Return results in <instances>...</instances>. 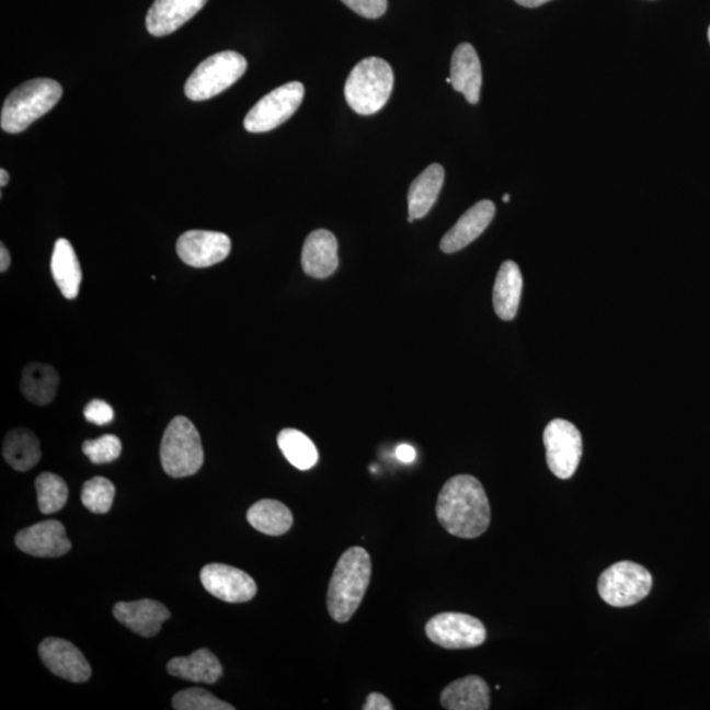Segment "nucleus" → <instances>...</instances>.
Masks as SVG:
<instances>
[{
  "label": "nucleus",
  "instance_id": "nucleus-26",
  "mask_svg": "<svg viewBox=\"0 0 710 710\" xmlns=\"http://www.w3.org/2000/svg\"><path fill=\"white\" fill-rule=\"evenodd\" d=\"M248 522L255 530L267 536H282L291 529L294 517L291 511L280 502L263 499L248 511Z\"/></svg>",
  "mask_w": 710,
  "mask_h": 710
},
{
  "label": "nucleus",
  "instance_id": "nucleus-38",
  "mask_svg": "<svg viewBox=\"0 0 710 710\" xmlns=\"http://www.w3.org/2000/svg\"><path fill=\"white\" fill-rule=\"evenodd\" d=\"M515 2L519 5L528 7V9H536V7L551 2V0H515Z\"/></svg>",
  "mask_w": 710,
  "mask_h": 710
},
{
  "label": "nucleus",
  "instance_id": "nucleus-11",
  "mask_svg": "<svg viewBox=\"0 0 710 710\" xmlns=\"http://www.w3.org/2000/svg\"><path fill=\"white\" fill-rule=\"evenodd\" d=\"M201 581L210 595L222 602L247 603L256 595L254 579L232 565L221 563L204 565Z\"/></svg>",
  "mask_w": 710,
  "mask_h": 710
},
{
  "label": "nucleus",
  "instance_id": "nucleus-28",
  "mask_svg": "<svg viewBox=\"0 0 710 710\" xmlns=\"http://www.w3.org/2000/svg\"><path fill=\"white\" fill-rule=\"evenodd\" d=\"M278 446L283 456L298 470H311L318 463L319 451L312 439L298 430H283L278 434Z\"/></svg>",
  "mask_w": 710,
  "mask_h": 710
},
{
  "label": "nucleus",
  "instance_id": "nucleus-40",
  "mask_svg": "<svg viewBox=\"0 0 710 710\" xmlns=\"http://www.w3.org/2000/svg\"><path fill=\"white\" fill-rule=\"evenodd\" d=\"M511 201V196L508 194H505L503 196V202L508 203Z\"/></svg>",
  "mask_w": 710,
  "mask_h": 710
},
{
  "label": "nucleus",
  "instance_id": "nucleus-5",
  "mask_svg": "<svg viewBox=\"0 0 710 710\" xmlns=\"http://www.w3.org/2000/svg\"><path fill=\"white\" fill-rule=\"evenodd\" d=\"M204 462L202 438L187 417L170 421L161 443V463L173 478H186L201 470Z\"/></svg>",
  "mask_w": 710,
  "mask_h": 710
},
{
  "label": "nucleus",
  "instance_id": "nucleus-10",
  "mask_svg": "<svg viewBox=\"0 0 710 710\" xmlns=\"http://www.w3.org/2000/svg\"><path fill=\"white\" fill-rule=\"evenodd\" d=\"M425 633L433 643L449 650L478 648L486 638L482 621L457 611H446L431 618L426 623Z\"/></svg>",
  "mask_w": 710,
  "mask_h": 710
},
{
  "label": "nucleus",
  "instance_id": "nucleus-14",
  "mask_svg": "<svg viewBox=\"0 0 710 710\" xmlns=\"http://www.w3.org/2000/svg\"><path fill=\"white\" fill-rule=\"evenodd\" d=\"M15 543L26 554L38 558L61 557L71 549L65 526L57 519H48L20 530Z\"/></svg>",
  "mask_w": 710,
  "mask_h": 710
},
{
  "label": "nucleus",
  "instance_id": "nucleus-4",
  "mask_svg": "<svg viewBox=\"0 0 710 710\" xmlns=\"http://www.w3.org/2000/svg\"><path fill=\"white\" fill-rule=\"evenodd\" d=\"M393 89L391 65L379 57H368L354 66L345 84V98L359 115L377 114L388 102Z\"/></svg>",
  "mask_w": 710,
  "mask_h": 710
},
{
  "label": "nucleus",
  "instance_id": "nucleus-30",
  "mask_svg": "<svg viewBox=\"0 0 710 710\" xmlns=\"http://www.w3.org/2000/svg\"><path fill=\"white\" fill-rule=\"evenodd\" d=\"M115 492L111 480L95 477L83 484L82 503L90 512L104 515L114 504Z\"/></svg>",
  "mask_w": 710,
  "mask_h": 710
},
{
  "label": "nucleus",
  "instance_id": "nucleus-22",
  "mask_svg": "<svg viewBox=\"0 0 710 710\" xmlns=\"http://www.w3.org/2000/svg\"><path fill=\"white\" fill-rule=\"evenodd\" d=\"M523 286V275L517 263L505 261L499 268L493 286V307L500 319L511 321L516 318Z\"/></svg>",
  "mask_w": 710,
  "mask_h": 710
},
{
  "label": "nucleus",
  "instance_id": "nucleus-8",
  "mask_svg": "<svg viewBox=\"0 0 710 710\" xmlns=\"http://www.w3.org/2000/svg\"><path fill=\"white\" fill-rule=\"evenodd\" d=\"M305 98V85L289 82L268 92L248 112L243 127L250 134H265L286 123L300 107Z\"/></svg>",
  "mask_w": 710,
  "mask_h": 710
},
{
  "label": "nucleus",
  "instance_id": "nucleus-27",
  "mask_svg": "<svg viewBox=\"0 0 710 710\" xmlns=\"http://www.w3.org/2000/svg\"><path fill=\"white\" fill-rule=\"evenodd\" d=\"M58 385V374L50 365L33 362L24 367L22 391L31 403L36 405L51 403L56 398Z\"/></svg>",
  "mask_w": 710,
  "mask_h": 710
},
{
  "label": "nucleus",
  "instance_id": "nucleus-41",
  "mask_svg": "<svg viewBox=\"0 0 710 710\" xmlns=\"http://www.w3.org/2000/svg\"><path fill=\"white\" fill-rule=\"evenodd\" d=\"M708 38H709V43H710V26H709V30H708Z\"/></svg>",
  "mask_w": 710,
  "mask_h": 710
},
{
  "label": "nucleus",
  "instance_id": "nucleus-24",
  "mask_svg": "<svg viewBox=\"0 0 710 710\" xmlns=\"http://www.w3.org/2000/svg\"><path fill=\"white\" fill-rule=\"evenodd\" d=\"M50 270L53 279L66 299H76L81 288L82 270L69 240L58 239L53 249Z\"/></svg>",
  "mask_w": 710,
  "mask_h": 710
},
{
  "label": "nucleus",
  "instance_id": "nucleus-39",
  "mask_svg": "<svg viewBox=\"0 0 710 710\" xmlns=\"http://www.w3.org/2000/svg\"><path fill=\"white\" fill-rule=\"evenodd\" d=\"M10 175L4 169L0 170V186L4 187L9 184Z\"/></svg>",
  "mask_w": 710,
  "mask_h": 710
},
{
  "label": "nucleus",
  "instance_id": "nucleus-21",
  "mask_svg": "<svg viewBox=\"0 0 710 710\" xmlns=\"http://www.w3.org/2000/svg\"><path fill=\"white\" fill-rule=\"evenodd\" d=\"M445 170L433 163L414 180L408 193V222L423 219L430 213L444 186Z\"/></svg>",
  "mask_w": 710,
  "mask_h": 710
},
{
  "label": "nucleus",
  "instance_id": "nucleus-35",
  "mask_svg": "<svg viewBox=\"0 0 710 710\" xmlns=\"http://www.w3.org/2000/svg\"><path fill=\"white\" fill-rule=\"evenodd\" d=\"M364 710H392V703L387 699L385 695L373 692L368 695L365 706L362 707Z\"/></svg>",
  "mask_w": 710,
  "mask_h": 710
},
{
  "label": "nucleus",
  "instance_id": "nucleus-9",
  "mask_svg": "<svg viewBox=\"0 0 710 710\" xmlns=\"http://www.w3.org/2000/svg\"><path fill=\"white\" fill-rule=\"evenodd\" d=\"M546 460L559 479H570L577 470L583 453L582 434L568 420L550 421L543 432Z\"/></svg>",
  "mask_w": 710,
  "mask_h": 710
},
{
  "label": "nucleus",
  "instance_id": "nucleus-7",
  "mask_svg": "<svg viewBox=\"0 0 710 710\" xmlns=\"http://www.w3.org/2000/svg\"><path fill=\"white\" fill-rule=\"evenodd\" d=\"M597 588L598 595L610 607H631L648 597L653 588V576L643 565L622 561L603 572Z\"/></svg>",
  "mask_w": 710,
  "mask_h": 710
},
{
  "label": "nucleus",
  "instance_id": "nucleus-33",
  "mask_svg": "<svg viewBox=\"0 0 710 710\" xmlns=\"http://www.w3.org/2000/svg\"><path fill=\"white\" fill-rule=\"evenodd\" d=\"M341 2L366 19L383 16L388 7L387 0H341Z\"/></svg>",
  "mask_w": 710,
  "mask_h": 710
},
{
  "label": "nucleus",
  "instance_id": "nucleus-12",
  "mask_svg": "<svg viewBox=\"0 0 710 710\" xmlns=\"http://www.w3.org/2000/svg\"><path fill=\"white\" fill-rule=\"evenodd\" d=\"M232 242L227 234L210 230H188L176 241V253L188 266L202 268L227 259Z\"/></svg>",
  "mask_w": 710,
  "mask_h": 710
},
{
  "label": "nucleus",
  "instance_id": "nucleus-6",
  "mask_svg": "<svg viewBox=\"0 0 710 710\" xmlns=\"http://www.w3.org/2000/svg\"><path fill=\"white\" fill-rule=\"evenodd\" d=\"M247 58L233 50L216 53L204 59L184 85L190 101L202 102L221 94L245 75Z\"/></svg>",
  "mask_w": 710,
  "mask_h": 710
},
{
  "label": "nucleus",
  "instance_id": "nucleus-13",
  "mask_svg": "<svg viewBox=\"0 0 710 710\" xmlns=\"http://www.w3.org/2000/svg\"><path fill=\"white\" fill-rule=\"evenodd\" d=\"M45 667L71 683H84L91 677V666L75 644L62 638H46L38 648Z\"/></svg>",
  "mask_w": 710,
  "mask_h": 710
},
{
  "label": "nucleus",
  "instance_id": "nucleus-3",
  "mask_svg": "<svg viewBox=\"0 0 710 710\" xmlns=\"http://www.w3.org/2000/svg\"><path fill=\"white\" fill-rule=\"evenodd\" d=\"M62 98V85L49 78H36L20 84L7 96L0 125L7 134H20L48 114Z\"/></svg>",
  "mask_w": 710,
  "mask_h": 710
},
{
  "label": "nucleus",
  "instance_id": "nucleus-37",
  "mask_svg": "<svg viewBox=\"0 0 710 710\" xmlns=\"http://www.w3.org/2000/svg\"><path fill=\"white\" fill-rule=\"evenodd\" d=\"M11 265V255L9 249L3 243L0 245V272L5 273Z\"/></svg>",
  "mask_w": 710,
  "mask_h": 710
},
{
  "label": "nucleus",
  "instance_id": "nucleus-34",
  "mask_svg": "<svg viewBox=\"0 0 710 710\" xmlns=\"http://www.w3.org/2000/svg\"><path fill=\"white\" fill-rule=\"evenodd\" d=\"M84 417L92 424L107 425L114 420V410L103 400H92L84 408Z\"/></svg>",
  "mask_w": 710,
  "mask_h": 710
},
{
  "label": "nucleus",
  "instance_id": "nucleus-2",
  "mask_svg": "<svg viewBox=\"0 0 710 710\" xmlns=\"http://www.w3.org/2000/svg\"><path fill=\"white\" fill-rule=\"evenodd\" d=\"M371 579V558L359 546L347 549L335 565L327 604L335 622L351 621L366 595Z\"/></svg>",
  "mask_w": 710,
  "mask_h": 710
},
{
  "label": "nucleus",
  "instance_id": "nucleus-16",
  "mask_svg": "<svg viewBox=\"0 0 710 710\" xmlns=\"http://www.w3.org/2000/svg\"><path fill=\"white\" fill-rule=\"evenodd\" d=\"M495 213V204L491 201L479 202L476 206L467 209L466 213L460 216L456 226H454L449 232L444 236L439 245L440 250H443L444 253L451 254L459 252V250L465 249L467 245H470V243L476 241L478 237L484 232L486 227L490 226Z\"/></svg>",
  "mask_w": 710,
  "mask_h": 710
},
{
  "label": "nucleus",
  "instance_id": "nucleus-17",
  "mask_svg": "<svg viewBox=\"0 0 710 710\" xmlns=\"http://www.w3.org/2000/svg\"><path fill=\"white\" fill-rule=\"evenodd\" d=\"M305 273L316 279L331 276L339 267V242L327 229L314 230L307 237L301 252Z\"/></svg>",
  "mask_w": 710,
  "mask_h": 710
},
{
  "label": "nucleus",
  "instance_id": "nucleus-31",
  "mask_svg": "<svg viewBox=\"0 0 710 710\" xmlns=\"http://www.w3.org/2000/svg\"><path fill=\"white\" fill-rule=\"evenodd\" d=\"M173 708L176 710H234L233 706L217 699L216 696L203 688L181 690L173 697Z\"/></svg>",
  "mask_w": 710,
  "mask_h": 710
},
{
  "label": "nucleus",
  "instance_id": "nucleus-23",
  "mask_svg": "<svg viewBox=\"0 0 710 710\" xmlns=\"http://www.w3.org/2000/svg\"><path fill=\"white\" fill-rule=\"evenodd\" d=\"M168 673L188 682L215 684L222 676V666L213 651L201 649L188 656L173 657Z\"/></svg>",
  "mask_w": 710,
  "mask_h": 710
},
{
  "label": "nucleus",
  "instance_id": "nucleus-29",
  "mask_svg": "<svg viewBox=\"0 0 710 710\" xmlns=\"http://www.w3.org/2000/svg\"><path fill=\"white\" fill-rule=\"evenodd\" d=\"M38 508L44 515L61 511L68 502L69 490L61 477L43 472L36 479Z\"/></svg>",
  "mask_w": 710,
  "mask_h": 710
},
{
  "label": "nucleus",
  "instance_id": "nucleus-15",
  "mask_svg": "<svg viewBox=\"0 0 710 710\" xmlns=\"http://www.w3.org/2000/svg\"><path fill=\"white\" fill-rule=\"evenodd\" d=\"M207 2L208 0H154L145 20L147 30L154 37L168 36L193 19Z\"/></svg>",
  "mask_w": 710,
  "mask_h": 710
},
{
  "label": "nucleus",
  "instance_id": "nucleus-20",
  "mask_svg": "<svg viewBox=\"0 0 710 710\" xmlns=\"http://www.w3.org/2000/svg\"><path fill=\"white\" fill-rule=\"evenodd\" d=\"M490 687L482 677L469 675L453 682L440 694V706L449 710H486L491 706Z\"/></svg>",
  "mask_w": 710,
  "mask_h": 710
},
{
  "label": "nucleus",
  "instance_id": "nucleus-25",
  "mask_svg": "<svg viewBox=\"0 0 710 710\" xmlns=\"http://www.w3.org/2000/svg\"><path fill=\"white\" fill-rule=\"evenodd\" d=\"M3 457L12 469L24 472L33 469L42 459L39 440L35 433L18 427L7 433L3 443Z\"/></svg>",
  "mask_w": 710,
  "mask_h": 710
},
{
  "label": "nucleus",
  "instance_id": "nucleus-36",
  "mask_svg": "<svg viewBox=\"0 0 710 710\" xmlns=\"http://www.w3.org/2000/svg\"><path fill=\"white\" fill-rule=\"evenodd\" d=\"M394 454H397V458L400 460L401 463H412L414 460H416L417 453L414 450V447L408 444H401L397 447V450H394Z\"/></svg>",
  "mask_w": 710,
  "mask_h": 710
},
{
  "label": "nucleus",
  "instance_id": "nucleus-32",
  "mask_svg": "<svg viewBox=\"0 0 710 710\" xmlns=\"http://www.w3.org/2000/svg\"><path fill=\"white\" fill-rule=\"evenodd\" d=\"M122 449V440L114 434H105L96 439L85 440L82 446L84 456L96 465L114 462L121 457Z\"/></svg>",
  "mask_w": 710,
  "mask_h": 710
},
{
  "label": "nucleus",
  "instance_id": "nucleus-19",
  "mask_svg": "<svg viewBox=\"0 0 710 710\" xmlns=\"http://www.w3.org/2000/svg\"><path fill=\"white\" fill-rule=\"evenodd\" d=\"M450 78L453 89L462 92L466 101L477 104L482 90V65L476 49L470 44H460L453 53Z\"/></svg>",
  "mask_w": 710,
  "mask_h": 710
},
{
  "label": "nucleus",
  "instance_id": "nucleus-18",
  "mask_svg": "<svg viewBox=\"0 0 710 710\" xmlns=\"http://www.w3.org/2000/svg\"><path fill=\"white\" fill-rule=\"evenodd\" d=\"M114 616L136 634L149 638L160 633L162 623L170 618V610L160 602L142 598L137 602L117 603Z\"/></svg>",
  "mask_w": 710,
  "mask_h": 710
},
{
  "label": "nucleus",
  "instance_id": "nucleus-1",
  "mask_svg": "<svg viewBox=\"0 0 710 710\" xmlns=\"http://www.w3.org/2000/svg\"><path fill=\"white\" fill-rule=\"evenodd\" d=\"M437 518L454 537L471 539L483 535L491 523V505L482 483L471 476H457L440 490Z\"/></svg>",
  "mask_w": 710,
  "mask_h": 710
}]
</instances>
